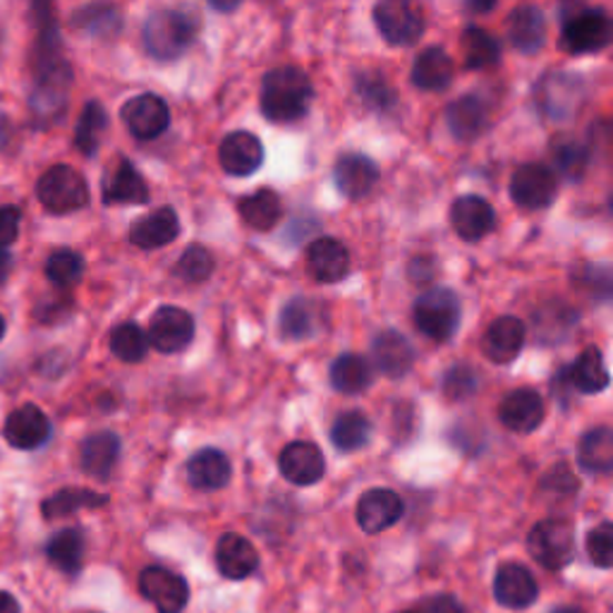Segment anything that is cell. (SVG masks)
<instances>
[{
    "label": "cell",
    "instance_id": "cell-1",
    "mask_svg": "<svg viewBox=\"0 0 613 613\" xmlns=\"http://www.w3.org/2000/svg\"><path fill=\"white\" fill-rule=\"evenodd\" d=\"M312 97L314 89L306 72L295 66H281L264 74L259 103L267 120L285 125L306 115Z\"/></svg>",
    "mask_w": 613,
    "mask_h": 613
},
{
    "label": "cell",
    "instance_id": "cell-2",
    "mask_svg": "<svg viewBox=\"0 0 613 613\" xmlns=\"http://www.w3.org/2000/svg\"><path fill=\"white\" fill-rule=\"evenodd\" d=\"M199 34V14L190 8L153 10L142 29L144 49L157 60H175L185 53Z\"/></svg>",
    "mask_w": 613,
    "mask_h": 613
},
{
    "label": "cell",
    "instance_id": "cell-3",
    "mask_svg": "<svg viewBox=\"0 0 613 613\" xmlns=\"http://www.w3.org/2000/svg\"><path fill=\"white\" fill-rule=\"evenodd\" d=\"M415 326L429 341L446 343L451 341L458 326L463 310H460V298L453 293L451 288H429L418 298L415 310Z\"/></svg>",
    "mask_w": 613,
    "mask_h": 613
},
{
    "label": "cell",
    "instance_id": "cell-4",
    "mask_svg": "<svg viewBox=\"0 0 613 613\" xmlns=\"http://www.w3.org/2000/svg\"><path fill=\"white\" fill-rule=\"evenodd\" d=\"M37 197L46 211L56 213V217H66V213L80 211L89 204V185L80 171H74L72 165L58 163L39 178Z\"/></svg>",
    "mask_w": 613,
    "mask_h": 613
},
{
    "label": "cell",
    "instance_id": "cell-5",
    "mask_svg": "<svg viewBox=\"0 0 613 613\" xmlns=\"http://www.w3.org/2000/svg\"><path fill=\"white\" fill-rule=\"evenodd\" d=\"M611 20L602 8L573 6L563 18L561 46L573 56L596 53L611 43Z\"/></svg>",
    "mask_w": 613,
    "mask_h": 613
},
{
    "label": "cell",
    "instance_id": "cell-6",
    "mask_svg": "<svg viewBox=\"0 0 613 613\" xmlns=\"http://www.w3.org/2000/svg\"><path fill=\"white\" fill-rule=\"evenodd\" d=\"M530 556L546 571H561L575 556V532L569 520L546 517L527 536Z\"/></svg>",
    "mask_w": 613,
    "mask_h": 613
},
{
    "label": "cell",
    "instance_id": "cell-7",
    "mask_svg": "<svg viewBox=\"0 0 613 613\" xmlns=\"http://www.w3.org/2000/svg\"><path fill=\"white\" fill-rule=\"evenodd\" d=\"M559 175L544 163H523L511 178V199L527 211H540L556 202Z\"/></svg>",
    "mask_w": 613,
    "mask_h": 613
},
{
    "label": "cell",
    "instance_id": "cell-8",
    "mask_svg": "<svg viewBox=\"0 0 613 613\" xmlns=\"http://www.w3.org/2000/svg\"><path fill=\"white\" fill-rule=\"evenodd\" d=\"M149 348L163 352V355H173V352L185 350L194 339V319L182 306L163 304L151 314L149 321Z\"/></svg>",
    "mask_w": 613,
    "mask_h": 613
},
{
    "label": "cell",
    "instance_id": "cell-9",
    "mask_svg": "<svg viewBox=\"0 0 613 613\" xmlns=\"http://www.w3.org/2000/svg\"><path fill=\"white\" fill-rule=\"evenodd\" d=\"M374 24L383 41L391 46H412L424 34V18L420 8L403 0H383L374 8Z\"/></svg>",
    "mask_w": 613,
    "mask_h": 613
},
{
    "label": "cell",
    "instance_id": "cell-10",
    "mask_svg": "<svg viewBox=\"0 0 613 613\" xmlns=\"http://www.w3.org/2000/svg\"><path fill=\"white\" fill-rule=\"evenodd\" d=\"M140 592L159 613H182L190 602V587L182 575L163 565H149L140 573Z\"/></svg>",
    "mask_w": 613,
    "mask_h": 613
},
{
    "label": "cell",
    "instance_id": "cell-11",
    "mask_svg": "<svg viewBox=\"0 0 613 613\" xmlns=\"http://www.w3.org/2000/svg\"><path fill=\"white\" fill-rule=\"evenodd\" d=\"M122 122L132 137L142 142L157 140L171 125V109L157 94H140L122 105Z\"/></svg>",
    "mask_w": 613,
    "mask_h": 613
},
{
    "label": "cell",
    "instance_id": "cell-12",
    "mask_svg": "<svg viewBox=\"0 0 613 613\" xmlns=\"http://www.w3.org/2000/svg\"><path fill=\"white\" fill-rule=\"evenodd\" d=\"M3 436L10 446L18 451L41 449L43 443L51 439V420L46 418V412L41 408H37L34 403H27L10 412L3 426Z\"/></svg>",
    "mask_w": 613,
    "mask_h": 613
},
{
    "label": "cell",
    "instance_id": "cell-13",
    "mask_svg": "<svg viewBox=\"0 0 613 613\" xmlns=\"http://www.w3.org/2000/svg\"><path fill=\"white\" fill-rule=\"evenodd\" d=\"M221 168L233 178L254 175L264 163V144L248 130L230 132L219 149Z\"/></svg>",
    "mask_w": 613,
    "mask_h": 613
},
{
    "label": "cell",
    "instance_id": "cell-14",
    "mask_svg": "<svg viewBox=\"0 0 613 613\" xmlns=\"http://www.w3.org/2000/svg\"><path fill=\"white\" fill-rule=\"evenodd\" d=\"M281 474L298 486H312L326 474V458L312 441L288 443L279 458Z\"/></svg>",
    "mask_w": 613,
    "mask_h": 613
},
{
    "label": "cell",
    "instance_id": "cell-15",
    "mask_svg": "<svg viewBox=\"0 0 613 613\" xmlns=\"http://www.w3.org/2000/svg\"><path fill=\"white\" fill-rule=\"evenodd\" d=\"M405 505L403 499L398 496L393 489H370L364 492L358 503V525L366 534H379L383 530L393 527L398 520L403 517Z\"/></svg>",
    "mask_w": 613,
    "mask_h": 613
},
{
    "label": "cell",
    "instance_id": "cell-16",
    "mask_svg": "<svg viewBox=\"0 0 613 613\" xmlns=\"http://www.w3.org/2000/svg\"><path fill=\"white\" fill-rule=\"evenodd\" d=\"M544 401L532 389H515L499 405V420L515 434H532L544 422Z\"/></svg>",
    "mask_w": 613,
    "mask_h": 613
},
{
    "label": "cell",
    "instance_id": "cell-17",
    "mask_svg": "<svg viewBox=\"0 0 613 613\" xmlns=\"http://www.w3.org/2000/svg\"><path fill=\"white\" fill-rule=\"evenodd\" d=\"M451 225L465 242H478L492 233L496 225L494 207L478 194L458 197L451 207Z\"/></svg>",
    "mask_w": 613,
    "mask_h": 613
},
{
    "label": "cell",
    "instance_id": "cell-18",
    "mask_svg": "<svg viewBox=\"0 0 613 613\" xmlns=\"http://www.w3.org/2000/svg\"><path fill=\"white\" fill-rule=\"evenodd\" d=\"M582 99H585V89L577 74L556 72L549 74L540 87L542 109L554 120H569L577 113Z\"/></svg>",
    "mask_w": 613,
    "mask_h": 613
},
{
    "label": "cell",
    "instance_id": "cell-19",
    "mask_svg": "<svg viewBox=\"0 0 613 613\" xmlns=\"http://www.w3.org/2000/svg\"><path fill=\"white\" fill-rule=\"evenodd\" d=\"M333 180L339 192L348 199H364L379 182V165L364 153L350 151L335 161Z\"/></svg>",
    "mask_w": 613,
    "mask_h": 613
},
{
    "label": "cell",
    "instance_id": "cell-20",
    "mask_svg": "<svg viewBox=\"0 0 613 613\" xmlns=\"http://www.w3.org/2000/svg\"><path fill=\"white\" fill-rule=\"evenodd\" d=\"M326 329L324 304L312 298H293L281 312V335L285 341H310Z\"/></svg>",
    "mask_w": 613,
    "mask_h": 613
},
{
    "label": "cell",
    "instance_id": "cell-21",
    "mask_svg": "<svg viewBox=\"0 0 613 613\" xmlns=\"http://www.w3.org/2000/svg\"><path fill=\"white\" fill-rule=\"evenodd\" d=\"M306 269L319 283H341L350 273V252L341 240L316 238L306 248Z\"/></svg>",
    "mask_w": 613,
    "mask_h": 613
},
{
    "label": "cell",
    "instance_id": "cell-22",
    "mask_svg": "<svg viewBox=\"0 0 613 613\" xmlns=\"http://www.w3.org/2000/svg\"><path fill=\"white\" fill-rule=\"evenodd\" d=\"M494 596L505 609H527L540 596V585L534 575L520 563H503L494 575Z\"/></svg>",
    "mask_w": 613,
    "mask_h": 613
},
{
    "label": "cell",
    "instance_id": "cell-23",
    "mask_svg": "<svg viewBox=\"0 0 613 613\" xmlns=\"http://www.w3.org/2000/svg\"><path fill=\"white\" fill-rule=\"evenodd\" d=\"M527 329L517 316H499L482 339L484 355L494 364H511L525 348Z\"/></svg>",
    "mask_w": 613,
    "mask_h": 613
},
{
    "label": "cell",
    "instance_id": "cell-24",
    "mask_svg": "<svg viewBox=\"0 0 613 613\" xmlns=\"http://www.w3.org/2000/svg\"><path fill=\"white\" fill-rule=\"evenodd\" d=\"M103 204H147L149 202V188L142 173L128 161L118 159V163L111 168L103 178Z\"/></svg>",
    "mask_w": 613,
    "mask_h": 613
},
{
    "label": "cell",
    "instance_id": "cell-25",
    "mask_svg": "<svg viewBox=\"0 0 613 613\" xmlns=\"http://www.w3.org/2000/svg\"><path fill=\"white\" fill-rule=\"evenodd\" d=\"M180 235V219L173 207H161L137 219L130 228V242L140 250H161Z\"/></svg>",
    "mask_w": 613,
    "mask_h": 613
},
{
    "label": "cell",
    "instance_id": "cell-26",
    "mask_svg": "<svg viewBox=\"0 0 613 613\" xmlns=\"http://www.w3.org/2000/svg\"><path fill=\"white\" fill-rule=\"evenodd\" d=\"M372 358L376 370L389 379L405 376L415 364V348L401 331H381L372 343Z\"/></svg>",
    "mask_w": 613,
    "mask_h": 613
},
{
    "label": "cell",
    "instance_id": "cell-27",
    "mask_svg": "<svg viewBox=\"0 0 613 613\" xmlns=\"http://www.w3.org/2000/svg\"><path fill=\"white\" fill-rule=\"evenodd\" d=\"M217 565L223 577L244 580L257 571L259 554L248 536L228 532L217 544Z\"/></svg>",
    "mask_w": 613,
    "mask_h": 613
},
{
    "label": "cell",
    "instance_id": "cell-28",
    "mask_svg": "<svg viewBox=\"0 0 613 613\" xmlns=\"http://www.w3.org/2000/svg\"><path fill=\"white\" fill-rule=\"evenodd\" d=\"M120 458V439L113 432L89 434L80 446V468L99 482H105L113 474Z\"/></svg>",
    "mask_w": 613,
    "mask_h": 613
},
{
    "label": "cell",
    "instance_id": "cell-29",
    "mask_svg": "<svg viewBox=\"0 0 613 613\" xmlns=\"http://www.w3.org/2000/svg\"><path fill=\"white\" fill-rule=\"evenodd\" d=\"M509 39L515 51L523 56H534L546 43V18L540 8L520 6L511 12Z\"/></svg>",
    "mask_w": 613,
    "mask_h": 613
},
{
    "label": "cell",
    "instance_id": "cell-30",
    "mask_svg": "<svg viewBox=\"0 0 613 613\" xmlns=\"http://www.w3.org/2000/svg\"><path fill=\"white\" fill-rule=\"evenodd\" d=\"M446 125L453 132L455 140H460V142L480 140L484 130L489 128L486 103L474 94L460 97L446 109Z\"/></svg>",
    "mask_w": 613,
    "mask_h": 613
},
{
    "label": "cell",
    "instance_id": "cell-31",
    "mask_svg": "<svg viewBox=\"0 0 613 613\" xmlns=\"http://www.w3.org/2000/svg\"><path fill=\"white\" fill-rule=\"evenodd\" d=\"M233 468L219 449H202L188 460V482L199 492H219L228 482Z\"/></svg>",
    "mask_w": 613,
    "mask_h": 613
},
{
    "label": "cell",
    "instance_id": "cell-32",
    "mask_svg": "<svg viewBox=\"0 0 613 613\" xmlns=\"http://www.w3.org/2000/svg\"><path fill=\"white\" fill-rule=\"evenodd\" d=\"M565 376H569L573 393H585V395L606 391L611 381L602 350L594 345L582 350L577 360L565 366Z\"/></svg>",
    "mask_w": 613,
    "mask_h": 613
},
{
    "label": "cell",
    "instance_id": "cell-33",
    "mask_svg": "<svg viewBox=\"0 0 613 613\" xmlns=\"http://www.w3.org/2000/svg\"><path fill=\"white\" fill-rule=\"evenodd\" d=\"M453 74V58L441 46H429L412 66V84L422 91H443L451 87Z\"/></svg>",
    "mask_w": 613,
    "mask_h": 613
},
{
    "label": "cell",
    "instance_id": "cell-34",
    "mask_svg": "<svg viewBox=\"0 0 613 613\" xmlns=\"http://www.w3.org/2000/svg\"><path fill=\"white\" fill-rule=\"evenodd\" d=\"M238 211L244 225H250L257 233H269V230H273L283 219V202L279 192L271 188H262L254 194L242 197L238 202Z\"/></svg>",
    "mask_w": 613,
    "mask_h": 613
},
{
    "label": "cell",
    "instance_id": "cell-35",
    "mask_svg": "<svg viewBox=\"0 0 613 613\" xmlns=\"http://www.w3.org/2000/svg\"><path fill=\"white\" fill-rule=\"evenodd\" d=\"M331 386L343 395H360L372 383V366L358 352H345L331 364Z\"/></svg>",
    "mask_w": 613,
    "mask_h": 613
},
{
    "label": "cell",
    "instance_id": "cell-36",
    "mask_svg": "<svg viewBox=\"0 0 613 613\" xmlns=\"http://www.w3.org/2000/svg\"><path fill=\"white\" fill-rule=\"evenodd\" d=\"M84 532L80 527H66L56 532L49 544H46V556L56 565L58 571L74 575L82 571L84 563Z\"/></svg>",
    "mask_w": 613,
    "mask_h": 613
},
{
    "label": "cell",
    "instance_id": "cell-37",
    "mask_svg": "<svg viewBox=\"0 0 613 613\" xmlns=\"http://www.w3.org/2000/svg\"><path fill=\"white\" fill-rule=\"evenodd\" d=\"M577 463L590 474H611L613 470V432L609 426H596L580 441Z\"/></svg>",
    "mask_w": 613,
    "mask_h": 613
},
{
    "label": "cell",
    "instance_id": "cell-38",
    "mask_svg": "<svg viewBox=\"0 0 613 613\" xmlns=\"http://www.w3.org/2000/svg\"><path fill=\"white\" fill-rule=\"evenodd\" d=\"M105 503H109V496L105 494H97L91 492V489H82V486H68L46 499L41 503V513L46 520H58V517H68L82 509H101Z\"/></svg>",
    "mask_w": 613,
    "mask_h": 613
},
{
    "label": "cell",
    "instance_id": "cell-39",
    "mask_svg": "<svg viewBox=\"0 0 613 613\" xmlns=\"http://www.w3.org/2000/svg\"><path fill=\"white\" fill-rule=\"evenodd\" d=\"M460 51L468 70L494 68L501 58V43L482 27H468L460 37Z\"/></svg>",
    "mask_w": 613,
    "mask_h": 613
},
{
    "label": "cell",
    "instance_id": "cell-40",
    "mask_svg": "<svg viewBox=\"0 0 613 613\" xmlns=\"http://www.w3.org/2000/svg\"><path fill=\"white\" fill-rule=\"evenodd\" d=\"M372 439V422L360 410L343 412L331 426V443L341 453H355Z\"/></svg>",
    "mask_w": 613,
    "mask_h": 613
},
{
    "label": "cell",
    "instance_id": "cell-41",
    "mask_svg": "<svg viewBox=\"0 0 613 613\" xmlns=\"http://www.w3.org/2000/svg\"><path fill=\"white\" fill-rule=\"evenodd\" d=\"M105 130H109V113H105L99 101H89L84 111L77 120L74 128V147L80 149L84 157H94L101 147Z\"/></svg>",
    "mask_w": 613,
    "mask_h": 613
},
{
    "label": "cell",
    "instance_id": "cell-42",
    "mask_svg": "<svg viewBox=\"0 0 613 613\" xmlns=\"http://www.w3.org/2000/svg\"><path fill=\"white\" fill-rule=\"evenodd\" d=\"M551 159H554L556 173L569 180H580L590 168V147L582 144L575 137H559L551 144Z\"/></svg>",
    "mask_w": 613,
    "mask_h": 613
},
{
    "label": "cell",
    "instance_id": "cell-43",
    "mask_svg": "<svg viewBox=\"0 0 613 613\" xmlns=\"http://www.w3.org/2000/svg\"><path fill=\"white\" fill-rule=\"evenodd\" d=\"M111 352L125 364H137L147 358L149 339L137 321H122L111 333Z\"/></svg>",
    "mask_w": 613,
    "mask_h": 613
},
{
    "label": "cell",
    "instance_id": "cell-44",
    "mask_svg": "<svg viewBox=\"0 0 613 613\" xmlns=\"http://www.w3.org/2000/svg\"><path fill=\"white\" fill-rule=\"evenodd\" d=\"M478 389H480L478 372H474L472 366L465 362L453 364L451 370L443 374V381H441V391H443V395H446V401H451V403L470 401V398L478 393Z\"/></svg>",
    "mask_w": 613,
    "mask_h": 613
},
{
    "label": "cell",
    "instance_id": "cell-45",
    "mask_svg": "<svg viewBox=\"0 0 613 613\" xmlns=\"http://www.w3.org/2000/svg\"><path fill=\"white\" fill-rule=\"evenodd\" d=\"M84 259L72 250H58L46 262V279L58 288H70L82 279Z\"/></svg>",
    "mask_w": 613,
    "mask_h": 613
},
{
    "label": "cell",
    "instance_id": "cell-46",
    "mask_svg": "<svg viewBox=\"0 0 613 613\" xmlns=\"http://www.w3.org/2000/svg\"><path fill=\"white\" fill-rule=\"evenodd\" d=\"M213 273V257L202 244H190L175 264V275L185 283H204Z\"/></svg>",
    "mask_w": 613,
    "mask_h": 613
},
{
    "label": "cell",
    "instance_id": "cell-47",
    "mask_svg": "<svg viewBox=\"0 0 613 613\" xmlns=\"http://www.w3.org/2000/svg\"><path fill=\"white\" fill-rule=\"evenodd\" d=\"M358 94L362 97V101L370 105L374 111H391L398 97L393 87L383 80L381 74H360L358 77Z\"/></svg>",
    "mask_w": 613,
    "mask_h": 613
},
{
    "label": "cell",
    "instance_id": "cell-48",
    "mask_svg": "<svg viewBox=\"0 0 613 613\" xmlns=\"http://www.w3.org/2000/svg\"><path fill=\"white\" fill-rule=\"evenodd\" d=\"M587 556L600 569H611L613 565V525L602 523L600 527L590 530L587 534Z\"/></svg>",
    "mask_w": 613,
    "mask_h": 613
},
{
    "label": "cell",
    "instance_id": "cell-49",
    "mask_svg": "<svg viewBox=\"0 0 613 613\" xmlns=\"http://www.w3.org/2000/svg\"><path fill=\"white\" fill-rule=\"evenodd\" d=\"M109 27L111 29H118L120 20H118V12L113 8H105V6H94V8H84L74 14V27H84V29H91L94 32L97 27Z\"/></svg>",
    "mask_w": 613,
    "mask_h": 613
},
{
    "label": "cell",
    "instance_id": "cell-50",
    "mask_svg": "<svg viewBox=\"0 0 613 613\" xmlns=\"http://www.w3.org/2000/svg\"><path fill=\"white\" fill-rule=\"evenodd\" d=\"M542 486L546 489V492H556V494H577V480L575 474L571 472L569 465H556L551 468L546 474H544V482Z\"/></svg>",
    "mask_w": 613,
    "mask_h": 613
},
{
    "label": "cell",
    "instance_id": "cell-51",
    "mask_svg": "<svg viewBox=\"0 0 613 613\" xmlns=\"http://www.w3.org/2000/svg\"><path fill=\"white\" fill-rule=\"evenodd\" d=\"M22 213L18 207H0V250H8L20 235Z\"/></svg>",
    "mask_w": 613,
    "mask_h": 613
},
{
    "label": "cell",
    "instance_id": "cell-52",
    "mask_svg": "<svg viewBox=\"0 0 613 613\" xmlns=\"http://www.w3.org/2000/svg\"><path fill=\"white\" fill-rule=\"evenodd\" d=\"M395 426H398V432H395V443H405L412 432H415V410H412V405L408 401L403 403H398L395 405Z\"/></svg>",
    "mask_w": 613,
    "mask_h": 613
},
{
    "label": "cell",
    "instance_id": "cell-53",
    "mask_svg": "<svg viewBox=\"0 0 613 613\" xmlns=\"http://www.w3.org/2000/svg\"><path fill=\"white\" fill-rule=\"evenodd\" d=\"M408 275H410V281L418 283V285L432 283V279L436 275L434 259L432 257H415L408 267Z\"/></svg>",
    "mask_w": 613,
    "mask_h": 613
},
{
    "label": "cell",
    "instance_id": "cell-54",
    "mask_svg": "<svg viewBox=\"0 0 613 613\" xmlns=\"http://www.w3.org/2000/svg\"><path fill=\"white\" fill-rule=\"evenodd\" d=\"M426 613H465L463 604H460L455 596L451 594H441V596H432V600L426 602L424 606Z\"/></svg>",
    "mask_w": 613,
    "mask_h": 613
},
{
    "label": "cell",
    "instance_id": "cell-55",
    "mask_svg": "<svg viewBox=\"0 0 613 613\" xmlns=\"http://www.w3.org/2000/svg\"><path fill=\"white\" fill-rule=\"evenodd\" d=\"M0 613H20V604L10 592L0 590Z\"/></svg>",
    "mask_w": 613,
    "mask_h": 613
},
{
    "label": "cell",
    "instance_id": "cell-56",
    "mask_svg": "<svg viewBox=\"0 0 613 613\" xmlns=\"http://www.w3.org/2000/svg\"><path fill=\"white\" fill-rule=\"evenodd\" d=\"M10 269H12V254H10V250H0V283L8 281Z\"/></svg>",
    "mask_w": 613,
    "mask_h": 613
},
{
    "label": "cell",
    "instance_id": "cell-57",
    "mask_svg": "<svg viewBox=\"0 0 613 613\" xmlns=\"http://www.w3.org/2000/svg\"><path fill=\"white\" fill-rule=\"evenodd\" d=\"M211 8L213 10H221V12H233V10L240 8V3H219V0H213Z\"/></svg>",
    "mask_w": 613,
    "mask_h": 613
},
{
    "label": "cell",
    "instance_id": "cell-58",
    "mask_svg": "<svg viewBox=\"0 0 613 613\" xmlns=\"http://www.w3.org/2000/svg\"><path fill=\"white\" fill-rule=\"evenodd\" d=\"M472 12H486V10H494V3H486V6H482V3H472V6H468Z\"/></svg>",
    "mask_w": 613,
    "mask_h": 613
},
{
    "label": "cell",
    "instance_id": "cell-59",
    "mask_svg": "<svg viewBox=\"0 0 613 613\" xmlns=\"http://www.w3.org/2000/svg\"><path fill=\"white\" fill-rule=\"evenodd\" d=\"M554 613H582V611H577V609H573V606H561V609H556Z\"/></svg>",
    "mask_w": 613,
    "mask_h": 613
},
{
    "label": "cell",
    "instance_id": "cell-60",
    "mask_svg": "<svg viewBox=\"0 0 613 613\" xmlns=\"http://www.w3.org/2000/svg\"><path fill=\"white\" fill-rule=\"evenodd\" d=\"M3 335H6V319L0 314V341H3Z\"/></svg>",
    "mask_w": 613,
    "mask_h": 613
},
{
    "label": "cell",
    "instance_id": "cell-61",
    "mask_svg": "<svg viewBox=\"0 0 613 613\" xmlns=\"http://www.w3.org/2000/svg\"><path fill=\"white\" fill-rule=\"evenodd\" d=\"M401 613H422V611H401Z\"/></svg>",
    "mask_w": 613,
    "mask_h": 613
}]
</instances>
